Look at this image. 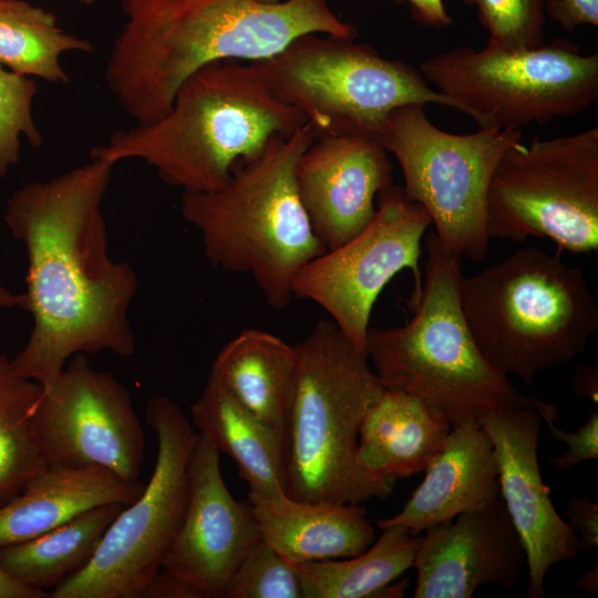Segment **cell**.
Returning <instances> with one entry per match:
<instances>
[{
  "label": "cell",
  "mask_w": 598,
  "mask_h": 598,
  "mask_svg": "<svg viewBox=\"0 0 598 598\" xmlns=\"http://www.w3.org/2000/svg\"><path fill=\"white\" fill-rule=\"evenodd\" d=\"M248 498L261 538L293 564L354 557L375 540L361 504Z\"/></svg>",
  "instance_id": "cell-21"
},
{
  "label": "cell",
  "mask_w": 598,
  "mask_h": 598,
  "mask_svg": "<svg viewBox=\"0 0 598 598\" xmlns=\"http://www.w3.org/2000/svg\"><path fill=\"white\" fill-rule=\"evenodd\" d=\"M568 525L577 536L578 551L590 553L598 545V504L585 496H573L567 502Z\"/></svg>",
  "instance_id": "cell-33"
},
{
  "label": "cell",
  "mask_w": 598,
  "mask_h": 598,
  "mask_svg": "<svg viewBox=\"0 0 598 598\" xmlns=\"http://www.w3.org/2000/svg\"><path fill=\"white\" fill-rule=\"evenodd\" d=\"M92 51L90 41L62 29L51 11L24 0H0V63L9 70L69 84L61 55Z\"/></svg>",
  "instance_id": "cell-27"
},
{
  "label": "cell",
  "mask_w": 598,
  "mask_h": 598,
  "mask_svg": "<svg viewBox=\"0 0 598 598\" xmlns=\"http://www.w3.org/2000/svg\"><path fill=\"white\" fill-rule=\"evenodd\" d=\"M545 12L566 31L598 25V0H547Z\"/></svg>",
  "instance_id": "cell-34"
},
{
  "label": "cell",
  "mask_w": 598,
  "mask_h": 598,
  "mask_svg": "<svg viewBox=\"0 0 598 598\" xmlns=\"http://www.w3.org/2000/svg\"><path fill=\"white\" fill-rule=\"evenodd\" d=\"M574 588L590 595L598 592V567L586 569L582 576L574 582Z\"/></svg>",
  "instance_id": "cell-39"
},
{
  "label": "cell",
  "mask_w": 598,
  "mask_h": 598,
  "mask_svg": "<svg viewBox=\"0 0 598 598\" xmlns=\"http://www.w3.org/2000/svg\"><path fill=\"white\" fill-rule=\"evenodd\" d=\"M420 72L478 130H519L577 115L598 96V54L555 39L537 49L461 47L425 60Z\"/></svg>",
  "instance_id": "cell-9"
},
{
  "label": "cell",
  "mask_w": 598,
  "mask_h": 598,
  "mask_svg": "<svg viewBox=\"0 0 598 598\" xmlns=\"http://www.w3.org/2000/svg\"><path fill=\"white\" fill-rule=\"evenodd\" d=\"M410 7L413 18L421 24L444 28L452 23L443 0H400Z\"/></svg>",
  "instance_id": "cell-36"
},
{
  "label": "cell",
  "mask_w": 598,
  "mask_h": 598,
  "mask_svg": "<svg viewBox=\"0 0 598 598\" xmlns=\"http://www.w3.org/2000/svg\"><path fill=\"white\" fill-rule=\"evenodd\" d=\"M258 2H264V3H275V2H278L280 0H256Z\"/></svg>",
  "instance_id": "cell-42"
},
{
  "label": "cell",
  "mask_w": 598,
  "mask_h": 598,
  "mask_svg": "<svg viewBox=\"0 0 598 598\" xmlns=\"http://www.w3.org/2000/svg\"><path fill=\"white\" fill-rule=\"evenodd\" d=\"M189 411L198 433L234 461L249 493L265 497L286 495L282 436L247 411L212 377Z\"/></svg>",
  "instance_id": "cell-23"
},
{
  "label": "cell",
  "mask_w": 598,
  "mask_h": 598,
  "mask_svg": "<svg viewBox=\"0 0 598 598\" xmlns=\"http://www.w3.org/2000/svg\"><path fill=\"white\" fill-rule=\"evenodd\" d=\"M432 224L425 208L402 186L378 194L372 220L358 235L305 264L292 280L293 297L320 306L362 353L374 302L391 279L410 269L414 288L411 310L422 293L421 243ZM368 357V355H367Z\"/></svg>",
  "instance_id": "cell-13"
},
{
  "label": "cell",
  "mask_w": 598,
  "mask_h": 598,
  "mask_svg": "<svg viewBox=\"0 0 598 598\" xmlns=\"http://www.w3.org/2000/svg\"><path fill=\"white\" fill-rule=\"evenodd\" d=\"M90 1H97V0H90Z\"/></svg>",
  "instance_id": "cell-43"
},
{
  "label": "cell",
  "mask_w": 598,
  "mask_h": 598,
  "mask_svg": "<svg viewBox=\"0 0 598 598\" xmlns=\"http://www.w3.org/2000/svg\"><path fill=\"white\" fill-rule=\"evenodd\" d=\"M424 471V480L401 512L377 522L380 529L401 526L411 536H416L499 496L496 455L478 420L452 426Z\"/></svg>",
  "instance_id": "cell-19"
},
{
  "label": "cell",
  "mask_w": 598,
  "mask_h": 598,
  "mask_svg": "<svg viewBox=\"0 0 598 598\" xmlns=\"http://www.w3.org/2000/svg\"><path fill=\"white\" fill-rule=\"evenodd\" d=\"M478 422L492 441L498 464L499 495L526 551V595L544 598L549 568L574 559L578 540L556 512L542 478L537 448L540 415L534 406L488 412Z\"/></svg>",
  "instance_id": "cell-15"
},
{
  "label": "cell",
  "mask_w": 598,
  "mask_h": 598,
  "mask_svg": "<svg viewBox=\"0 0 598 598\" xmlns=\"http://www.w3.org/2000/svg\"><path fill=\"white\" fill-rule=\"evenodd\" d=\"M520 140L519 130L442 131L421 104L391 111L378 136L401 167L404 194L429 213L441 244L474 261L488 250L485 206L493 172Z\"/></svg>",
  "instance_id": "cell-10"
},
{
  "label": "cell",
  "mask_w": 598,
  "mask_h": 598,
  "mask_svg": "<svg viewBox=\"0 0 598 598\" xmlns=\"http://www.w3.org/2000/svg\"><path fill=\"white\" fill-rule=\"evenodd\" d=\"M422 293L402 327H370L367 355L384 389L415 395L452 426L502 410L534 406L543 400L519 392L477 348L460 301L461 257L435 233L425 239Z\"/></svg>",
  "instance_id": "cell-6"
},
{
  "label": "cell",
  "mask_w": 598,
  "mask_h": 598,
  "mask_svg": "<svg viewBox=\"0 0 598 598\" xmlns=\"http://www.w3.org/2000/svg\"><path fill=\"white\" fill-rule=\"evenodd\" d=\"M145 416L157 437L148 483L113 519L90 561L52 589L50 598H137L162 568L187 507L197 433L167 396L151 399Z\"/></svg>",
  "instance_id": "cell-11"
},
{
  "label": "cell",
  "mask_w": 598,
  "mask_h": 598,
  "mask_svg": "<svg viewBox=\"0 0 598 598\" xmlns=\"http://www.w3.org/2000/svg\"><path fill=\"white\" fill-rule=\"evenodd\" d=\"M408 586L409 579L406 578L393 585L390 582L377 592L375 598H401L404 596Z\"/></svg>",
  "instance_id": "cell-41"
},
{
  "label": "cell",
  "mask_w": 598,
  "mask_h": 598,
  "mask_svg": "<svg viewBox=\"0 0 598 598\" xmlns=\"http://www.w3.org/2000/svg\"><path fill=\"white\" fill-rule=\"evenodd\" d=\"M220 453L200 433L188 466L189 494L181 528L162 568L221 598L249 548L261 537L249 502L236 501L220 472Z\"/></svg>",
  "instance_id": "cell-16"
},
{
  "label": "cell",
  "mask_w": 598,
  "mask_h": 598,
  "mask_svg": "<svg viewBox=\"0 0 598 598\" xmlns=\"http://www.w3.org/2000/svg\"><path fill=\"white\" fill-rule=\"evenodd\" d=\"M452 425L439 411L410 393L384 389L360 426L357 464L396 482L426 468Z\"/></svg>",
  "instance_id": "cell-22"
},
{
  "label": "cell",
  "mask_w": 598,
  "mask_h": 598,
  "mask_svg": "<svg viewBox=\"0 0 598 598\" xmlns=\"http://www.w3.org/2000/svg\"><path fill=\"white\" fill-rule=\"evenodd\" d=\"M124 505L90 508L23 543L0 548V568L20 582L48 591L83 568Z\"/></svg>",
  "instance_id": "cell-25"
},
{
  "label": "cell",
  "mask_w": 598,
  "mask_h": 598,
  "mask_svg": "<svg viewBox=\"0 0 598 598\" xmlns=\"http://www.w3.org/2000/svg\"><path fill=\"white\" fill-rule=\"evenodd\" d=\"M543 422L550 430V435L563 442L567 450L558 457H550L553 465L559 471L570 470L580 462L598 458V413H590L588 420L575 432L555 425L558 419L557 408L547 402L536 409Z\"/></svg>",
  "instance_id": "cell-32"
},
{
  "label": "cell",
  "mask_w": 598,
  "mask_h": 598,
  "mask_svg": "<svg viewBox=\"0 0 598 598\" xmlns=\"http://www.w3.org/2000/svg\"><path fill=\"white\" fill-rule=\"evenodd\" d=\"M475 6L488 31L487 44L507 50L537 49L544 44V0H464Z\"/></svg>",
  "instance_id": "cell-31"
},
{
  "label": "cell",
  "mask_w": 598,
  "mask_h": 598,
  "mask_svg": "<svg viewBox=\"0 0 598 598\" xmlns=\"http://www.w3.org/2000/svg\"><path fill=\"white\" fill-rule=\"evenodd\" d=\"M122 9L105 80L137 124L165 115L185 80L213 62L267 59L303 34L357 37L327 0H122Z\"/></svg>",
  "instance_id": "cell-2"
},
{
  "label": "cell",
  "mask_w": 598,
  "mask_h": 598,
  "mask_svg": "<svg viewBox=\"0 0 598 598\" xmlns=\"http://www.w3.org/2000/svg\"><path fill=\"white\" fill-rule=\"evenodd\" d=\"M353 40L303 34L251 64L278 99L306 117L316 137L365 135L378 140L390 112L408 104L456 110L420 71Z\"/></svg>",
  "instance_id": "cell-8"
},
{
  "label": "cell",
  "mask_w": 598,
  "mask_h": 598,
  "mask_svg": "<svg viewBox=\"0 0 598 598\" xmlns=\"http://www.w3.org/2000/svg\"><path fill=\"white\" fill-rule=\"evenodd\" d=\"M97 466H45L0 506V548L40 536L95 506L133 503L144 491Z\"/></svg>",
  "instance_id": "cell-20"
},
{
  "label": "cell",
  "mask_w": 598,
  "mask_h": 598,
  "mask_svg": "<svg viewBox=\"0 0 598 598\" xmlns=\"http://www.w3.org/2000/svg\"><path fill=\"white\" fill-rule=\"evenodd\" d=\"M296 365L295 346L272 333L246 329L221 348L209 377L285 441Z\"/></svg>",
  "instance_id": "cell-24"
},
{
  "label": "cell",
  "mask_w": 598,
  "mask_h": 598,
  "mask_svg": "<svg viewBox=\"0 0 598 598\" xmlns=\"http://www.w3.org/2000/svg\"><path fill=\"white\" fill-rule=\"evenodd\" d=\"M43 388L20 377L0 354V506L17 496L47 465L32 432V416Z\"/></svg>",
  "instance_id": "cell-28"
},
{
  "label": "cell",
  "mask_w": 598,
  "mask_h": 598,
  "mask_svg": "<svg viewBox=\"0 0 598 598\" xmlns=\"http://www.w3.org/2000/svg\"><path fill=\"white\" fill-rule=\"evenodd\" d=\"M360 555L295 564L302 598H374L412 567L417 538L389 526Z\"/></svg>",
  "instance_id": "cell-26"
},
{
  "label": "cell",
  "mask_w": 598,
  "mask_h": 598,
  "mask_svg": "<svg viewBox=\"0 0 598 598\" xmlns=\"http://www.w3.org/2000/svg\"><path fill=\"white\" fill-rule=\"evenodd\" d=\"M295 177L311 227L327 250L364 229L375 214V196L393 185L388 152L365 135L317 136L300 156Z\"/></svg>",
  "instance_id": "cell-18"
},
{
  "label": "cell",
  "mask_w": 598,
  "mask_h": 598,
  "mask_svg": "<svg viewBox=\"0 0 598 598\" xmlns=\"http://www.w3.org/2000/svg\"><path fill=\"white\" fill-rule=\"evenodd\" d=\"M50 594L29 587L0 568V598H47Z\"/></svg>",
  "instance_id": "cell-38"
},
{
  "label": "cell",
  "mask_w": 598,
  "mask_h": 598,
  "mask_svg": "<svg viewBox=\"0 0 598 598\" xmlns=\"http://www.w3.org/2000/svg\"><path fill=\"white\" fill-rule=\"evenodd\" d=\"M297 365L285 432L286 495L302 502L384 499L394 481L360 467L361 423L384 391L380 379L331 320L293 344Z\"/></svg>",
  "instance_id": "cell-5"
},
{
  "label": "cell",
  "mask_w": 598,
  "mask_h": 598,
  "mask_svg": "<svg viewBox=\"0 0 598 598\" xmlns=\"http://www.w3.org/2000/svg\"><path fill=\"white\" fill-rule=\"evenodd\" d=\"M115 163L91 162L14 190L4 223L28 257L25 310L33 328L11 360L20 377L49 390L75 354L135 352L128 309L136 272L107 251L102 202Z\"/></svg>",
  "instance_id": "cell-1"
},
{
  "label": "cell",
  "mask_w": 598,
  "mask_h": 598,
  "mask_svg": "<svg viewBox=\"0 0 598 598\" xmlns=\"http://www.w3.org/2000/svg\"><path fill=\"white\" fill-rule=\"evenodd\" d=\"M221 598H302V591L295 564L260 537L238 564Z\"/></svg>",
  "instance_id": "cell-29"
},
{
  "label": "cell",
  "mask_w": 598,
  "mask_h": 598,
  "mask_svg": "<svg viewBox=\"0 0 598 598\" xmlns=\"http://www.w3.org/2000/svg\"><path fill=\"white\" fill-rule=\"evenodd\" d=\"M571 392L581 399L598 402V368L597 365L578 364L570 382Z\"/></svg>",
  "instance_id": "cell-37"
},
{
  "label": "cell",
  "mask_w": 598,
  "mask_h": 598,
  "mask_svg": "<svg viewBox=\"0 0 598 598\" xmlns=\"http://www.w3.org/2000/svg\"><path fill=\"white\" fill-rule=\"evenodd\" d=\"M137 598H203V595L189 582L161 568Z\"/></svg>",
  "instance_id": "cell-35"
},
{
  "label": "cell",
  "mask_w": 598,
  "mask_h": 598,
  "mask_svg": "<svg viewBox=\"0 0 598 598\" xmlns=\"http://www.w3.org/2000/svg\"><path fill=\"white\" fill-rule=\"evenodd\" d=\"M305 123L251 63L224 60L185 80L161 118L118 130L90 154L113 163L138 158L169 185L207 192L224 186L238 165L258 156L272 138Z\"/></svg>",
  "instance_id": "cell-3"
},
{
  "label": "cell",
  "mask_w": 598,
  "mask_h": 598,
  "mask_svg": "<svg viewBox=\"0 0 598 598\" xmlns=\"http://www.w3.org/2000/svg\"><path fill=\"white\" fill-rule=\"evenodd\" d=\"M25 295L16 293L0 281V308H21L25 310Z\"/></svg>",
  "instance_id": "cell-40"
},
{
  "label": "cell",
  "mask_w": 598,
  "mask_h": 598,
  "mask_svg": "<svg viewBox=\"0 0 598 598\" xmlns=\"http://www.w3.org/2000/svg\"><path fill=\"white\" fill-rule=\"evenodd\" d=\"M38 86L32 76L16 73L0 63V177L20 161V137L39 148L43 136L32 115Z\"/></svg>",
  "instance_id": "cell-30"
},
{
  "label": "cell",
  "mask_w": 598,
  "mask_h": 598,
  "mask_svg": "<svg viewBox=\"0 0 598 598\" xmlns=\"http://www.w3.org/2000/svg\"><path fill=\"white\" fill-rule=\"evenodd\" d=\"M489 238H547L559 249H598V128L508 148L489 181Z\"/></svg>",
  "instance_id": "cell-12"
},
{
  "label": "cell",
  "mask_w": 598,
  "mask_h": 598,
  "mask_svg": "<svg viewBox=\"0 0 598 598\" xmlns=\"http://www.w3.org/2000/svg\"><path fill=\"white\" fill-rule=\"evenodd\" d=\"M316 138L307 122L272 138L238 165L220 188L183 190L179 212L199 233L206 259L228 272L248 274L267 303L291 301L298 270L327 249L316 236L296 186V165Z\"/></svg>",
  "instance_id": "cell-4"
},
{
  "label": "cell",
  "mask_w": 598,
  "mask_h": 598,
  "mask_svg": "<svg viewBox=\"0 0 598 598\" xmlns=\"http://www.w3.org/2000/svg\"><path fill=\"white\" fill-rule=\"evenodd\" d=\"M32 432L47 466L106 468L140 480L145 434L127 389L79 353L43 390Z\"/></svg>",
  "instance_id": "cell-14"
},
{
  "label": "cell",
  "mask_w": 598,
  "mask_h": 598,
  "mask_svg": "<svg viewBox=\"0 0 598 598\" xmlns=\"http://www.w3.org/2000/svg\"><path fill=\"white\" fill-rule=\"evenodd\" d=\"M460 301L487 362L528 385L537 373L582 353L598 329V306L582 270L537 247L463 275Z\"/></svg>",
  "instance_id": "cell-7"
},
{
  "label": "cell",
  "mask_w": 598,
  "mask_h": 598,
  "mask_svg": "<svg viewBox=\"0 0 598 598\" xmlns=\"http://www.w3.org/2000/svg\"><path fill=\"white\" fill-rule=\"evenodd\" d=\"M414 598H471L481 586L514 587L526 551L501 495L417 538Z\"/></svg>",
  "instance_id": "cell-17"
}]
</instances>
